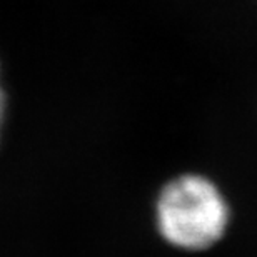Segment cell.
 I'll return each instance as SVG.
<instances>
[{
	"instance_id": "1",
	"label": "cell",
	"mask_w": 257,
	"mask_h": 257,
	"mask_svg": "<svg viewBox=\"0 0 257 257\" xmlns=\"http://www.w3.org/2000/svg\"><path fill=\"white\" fill-rule=\"evenodd\" d=\"M229 205L219 187L204 176L184 174L167 182L156 205L157 229L174 247L204 250L224 237Z\"/></svg>"
},
{
	"instance_id": "2",
	"label": "cell",
	"mask_w": 257,
	"mask_h": 257,
	"mask_svg": "<svg viewBox=\"0 0 257 257\" xmlns=\"http://www.w3.org/2000/svg\"><path fill=\"white\" fill-rule=\"evenodd\" d=\"M4 114H5V94L2 90V85H0V128H2Z\"/></svg>"
}]
</instances>
